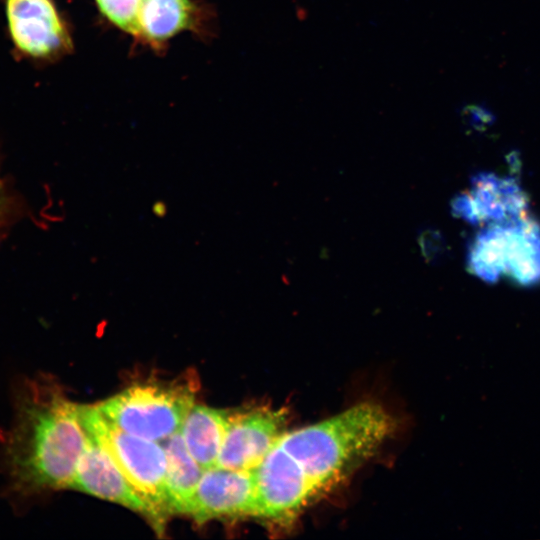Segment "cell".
Here are the masks:
<instances>
[{
	"instance_id": "1",
	"label": "cell",
	"mask_w": 540,
	"mask_h": 540,
	"mask_svg": "<svg viewBox=\"0 0 540 540\" xmlns=\"http://www.w3.org/2000/svg\"><path fill=\"white\" fill-rule=\"evenodd\" d=\"M395 428L378 404L361 403L285 431L255 469L258 517L285 522L369 458Z\"/></svg>"
},
{
	"instance_id": "2",
	"label": "cell",
	"mask_w": 540,
	"mask_h": 540,
	"mask_svg": "<svg viewBox=\"0 0 540 540\" xmlns=\"http://www.w3.org/2000/svg\"><path fill=\"white\" fill-rule=\"evenodd\" d=\"M79 404L44 379L26 381L18 391L3 459L10 488L21 496L71 488L87 443Z\"/></svg>"
},
{
	"instance_id": "3",
	"label": "cell",
	"mask_w": 540,
	"mask_h": 540,
	"mask_svg": "<svg viewBox=\"0 0 540 540\" xmlns=\"http://www.w3.org/2000/svg\"><path fill=\"white\" fill-rule=\"evenodd\" d=\"M195 385L190 381H145L132 384L96 405L125 432L162 442L179 432L195 404Z\"/></svg>"
},
{
	"instance_id": "4",
	"label": "cell",
	"mask_w": 540,
	"mask_h": 540,
	"mask_svg": "<svg viewBox=\"0 0 540 540\" xmlns=\"http://www.w3.org/2000/svg\"><path fill=\"white\" fill-rule=\"evenodd\" d=\"M80 420L165 525L171 515L166 495V453L159 442L123 431L96 406L79 405Z\"/></svg>"
},
{
	"instance_id": "5",
	"label": "cell",
	"mask_w": 540,
	"mask_h": 540,
	"mask_svg": "<svg viewBox=\"0 0 540 540\" xmlns=\"http://www.w3.org/2000/svg\"><path fill=\"white\" fill-rule=\"evenodd\" d=\"M13 54L20 60L48 62L72 48L65 21L53 0H1Z\"/></svg>"
},
{
	"instance_id": "6",
	"label": "cell",
	"mask_w": 540,
	"mask_h": 540,
	"mask_svg": "<svg viewBox=\"0 0 540 540\" xmlns=\"http://www.w3.org/2000/svg\"><path fill=\"white\" fill-rule=\"evenodd\" d=\"M286 423L283 410L258 408L231 412L215 466L255 470L286 431Z\"/></svg>"
},
{
	"instance_id": "7",
	"label": "cell",
	"mask_w": 540,
	"mask_h": 540,
	"mask_svg": "<svg viewBox=\"0 0 540 540\" xmlns=\"http://www.w3.org/2000/svg\"><path fill=\"white\" fill-rule=\"evenodd\" d=\"M87 434V443L78 461L71 488L139 513L157 533L164 532L165 525L154 510L138 494L97 439L89 432Z\"/></svg>"
},
{
	"instance_id": "8",
	"label": "cell",
	"mask_w": 540,
	"mask_h": 540,
	"mask_svg": "<svg viewBox=\"0 0 540 540\" xmlns=\"http://www.w3.org/2000/svg\"><path fill=\"white\" fill-rule=\"evenodd\" d=\"M189 516L198 524L216 518L258 517L255 470L217 466L204 470Z\"/></svg>"
},
{
	"instance_id": "9",
	"label": "cell",
	"mask_w": 540,
	"mask_h": 540,
	"mask_svg": "<svg viewBox=\"0 0 540 540\" xmlns=\"http://www.w3.org/2000/svg\"><path fill=\"white\" fill-rule=\"evenodd\" d=\"M479 225L513 222L528 213L529 198L514 176L479 172L469 191Z\"/></svg>"
},
{
	"instance_id": "10",
	"label": "cell",
	"mask_w": 540,
	"mask_h": 540,
	"mask_svg": "<svg viewBox=\"0 0 540 540\" xmlns=\"http://www.w3.org/2000/svg\"><path fill=\"white\" fill-rule=\"evenodd\" d=\"M503 275L517 285L540 284V221L526 214L503 223Z\"/></svg>"
},
{
	"instance_id": "11",
	"label": "cell",
	"mask_w": 540,
	"mask_h": 540,
	"mask_svg": "<svg viewBox=\"0 0 540 540\" xmlns=\"http://www.w3.org/2000/svg\"><path fill=\"white\" fill-rule=\"evenodd\" d=\"M230 413L194 404L184 419L180 433L188 451L203 470L216 465Z\"/></svg>"
},
{
	"instance_id": "12",
	"label": "cell",
	"mask_w": 540,
	"mask_h": 540,
	"mask_svg": "<svg viewBox=\"0 0 540 540\" xmlns=\"http://www.w3.org/2000/svg\"><path fill=\"white\" fill-rule=\"evenodd\" d=\"M163 442L167 460L165 485L170 513L189 516L204 470L188 451L180 431Z\"/></svg>"
},
{
	"instance_id": "13",
	"label": "cell",
	"mask_w": 540,
	"mask_h": 540,
	"mask_svg": "<svg viewBox=\"0 0 540 540\" xmlns=\"http://www.w3.org/2000/svg\"><path fill=\"white\" fill-rule=\"evenodd\" d=\"M191 12L188 0H144L139 36L159 44L188 27Z\"/></svg>"
},
{
	"instance_id": "14",
	"label": "cell",
	"mask_w": 540,
	"mask_h": 540,
	"mask_svg": "<svg viewBox=\"0 0 540 540\" xmlns=\"http://www.w3.org/2000/svg\"><path fill=\"white\" fill-rule=\"evenodd\" d=\"M503 225L487 224L470 241L467 250L468 271L486 283L494 284L503 275Z\"/></svg>"
},
{
	"instance_id": "15",
	"label": "cell",
	"mask_w": 540,
	"mask_h": 540,
	"mask_svg": "<svg viewBox=\"0 0 540 540\" xmlns=\"http://www.w3.org/2000/svg\"><path fill=\"white\" fill-rule=\"evenodd\" d=\"M144 0H96L101 12L119 28L135 36L140 33V12Z\"/></svg>"
},
{
	"instance_id": "16",
	"label": "cell",
	"mask_w": 540,
	"mask_h": 540,
	"mask_svg": "<svg viewBox=\"0 0 540 540\" xmlns=\"http://www.w3.org/2000/svg\"><path fill=\"white\" fill-rule=\"evenodd\" d=\"M418 242L423 257L429 263L441 262L448 254L447 242L437 229L427 228L421 231Z\"/></svg>"
},
{
	"instance_id": "17",
	"label": "cell",
	"mask_w": 540,
	"mask_h": 540,
	"mask_svg": "<svg viewBox=\"0 0 540 540\" xmlns=\"http://www.w3.org/2000/svg\"><path fill=\"white\" fill-rule=\"evenodd\" d=\"M462 115L468 126L477 132H484L491 127L496 116L485 104H469L463 107Z\"/></svg>"
},
{
	"instance_id": "18",
	"label": "cell",
	"mask_w": 540,
	"mask_h": 540,
	"mask_svg": "<svg viewBox=\"0 0 540 540\" xmlns=\"http://www.w3.org/2000/svg\"><path fill=\"white\" fill-rule=\"evenodd\" d=\"M452 214L472 225H479L476 209L469 192H461L451 201Z\"/></svg>"
},
{
	"instance_id": "19",
	"label": "cell",
	"mask_w": 540,
	"mask_h": 540,
	"mask_svg": "<svg viewBox=\"0 0 540 540\" xmlns=\"http://www.w3.org/2000/svg\"><path fill=\"white\" fill-rule=\"evenodd\" d=\"M152 210L154 214L157 215L158 217H163L166 214V205L165 203L158 201L154 203Z\"/></svg>"
},
{
	"instance_id": "20",
	"label": "cell",
	"mask_w": 540,
	"mask_h": 540,
	"mask_svg": "<svg viewBox=\"0 0 540 540\" xmlns=\"http://www.w3.org/2000/svg\"><path fill=\"white\" fill-rule=\"evenodd\" d=\"M1 191H2V187H1V182H0V199H1Z\"/></svg>"
}]
</instances>
